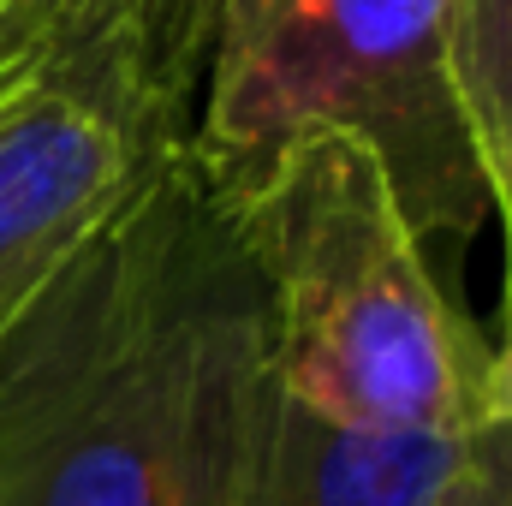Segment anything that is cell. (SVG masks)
Masks as SVG:
<instances>
[{
    "label": "cell",
    "mask_w": 512,
    "mask_h": 506,
    "mask_svg": "<svg viewBox=\"0 0 512 506\" xmlns=\"http://www.w3.org/2000/svg\"><path fill=\"white\" fill-rule=\"evenodd\" d=\"M268 370L239 203L167 137L0 322V506H221Z\"/></svg>",
    "instance_id": "6da1fadb"
},
{
    "label": "cell",
    "mask_w": 512,
    "mask_h": 506,
    "mask_svg": "<svg viewBox=\"0 0 512 506\" xmlns=\"http://www.w3.org/2000/svg\"><path fill=\"white\" fill-rule=\"evenodd\" d=\"M227 191L268 292V364L298 405L358 429L489 423L495 346L417 245L364 137H292Z\"/></svg>",
    "instance_id": "7a4b0ae2"
},
{
    "label": "cell",
    "mask_w": 512,
    "mask_h": 506,
    "mask_svg": "<svg viewBox=\"0 0 512 506\" xmlns=\"http://www.w3.org/2000/svg\"><path fill=\"white\" fill-rule=\"evenodd\" d=\"M310 131H352L382 155L429 262L465 256L495 215L453 96V0H221L191 149L239 185Z\"/></svg>",
    "instance_id": "3957f363"
},
{
    "label": "cell",
    "mask_w": 512,
    "mask_h": 506,
    "mask_svg": "<svg viewBox=\"0 0 512 506\" xmlns=\"http://www.w3.org/2000/svg\"><path fill=\"white\" fill-rule=\"evenodd\" d=\"M179 137L143 96L114 30L78 0L0 78V322L78 251Z\"/></svg>",
    "instance_id": "277c9868"
},
{
    "label": "cell",
    "mask_w": 512,
    "mask_h": 506,
    "mask_svg": "<svg viewBox=\"0 0 512 506\" xmlns=\"http://www.w3.org/2000/svg\"><path fill=\"white\" fill-rule=\"evenodd\" d=\"M465 435L334 423L298 405L268 370L221 506H435Z\"/></svg>",
    "instance_id": "5b68a950"
},
{
    "label": "cell",
    "mask_w": 512,
    "mask_h": 506,
    "mask_svg": "<svg viewBox=\"0 0 512 506\" xmlns=\"http://www.w3.org/2000/svg\"><path fill=\"white\" fill-rule=\"evenodd\" d=\"M453 96L512 251V0H453Z\"/></svg>",
    "instance_id": "8992f818"
},
{
    "label": "cell",
    "mask_w": 512,
    "mask_h": 506,
    "mask_svg": "<svg viewBox=\"0 0 512 506\" xmlns=\"http://www.w3.org/2000/svg\"><path fill=\"white\" fill-rule=\"evenodd\" d=\"M78 6L114 30V42L143 78V96L155 102L167 131L185 137L221 0H78Z\"/></svg>",
    "instance_id": "52a82bcc"
},
{
    "label": "cell",
    "mask_w": 512,
    "mask_h": 506,
    "mask_svg": "<svg viewBox=\"0 0 512 506\" xmlns=\"http://www.w3.org/2000/svg\"><path fill=\"white\" fill-rule=\"evenodd\" d=\"M435 506H512V429L507 423H477L465 435L459 471L447 477Z\"/></svg>",
    "instance_id": "ba28073f"
},
{
    "label": "cell",
    "mask_w": 512,
    "mask_h": 506,
    "mask_svg": "<svg viewBox=\"0 0 512 506\" xmlns=\"http://www.w3.org/2000/svg\"><path fill=\"white\" fill-rule=\"evenodd\" d=\"M60 6H66V0H60ZM60 6H54V0H0V78H12V72L42 48V36L54 30Z\"/></svg>",
    "instance_id": "9c48e42d"
},
{
    "label": "cell",
    "mask_w": 512,
    "mask_h": 506,
    "mask_svg": "<svg viewBox=\"0 0 512 506\" xmlns=\"http://www.w3.org/2000/svg\"><path fill=\"white\" fill-rule=\"evenodd\" d=\"M489 423L512 429V251H507V340L489 358Z\"/></svg>",
    "instance_id": "30bf717a"
},
{
    "label": "cell",
    "mask_w": 512,
    "mask_h": 506,
    "mask_svg": "<svg viewBox=\"0 0 512 506\" xmlns=\"http://www.w3.org/2000/svg\"><path fill=\"white\" fill-rule=\"evenodd\" d=\"M54 6H60V0H54Z\"/></svg>",
    "instance_id": "8fae6325"
}]
</instances>
